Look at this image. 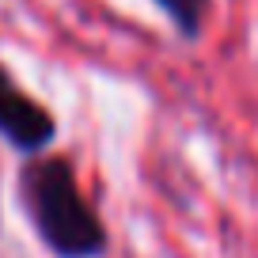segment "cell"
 Instances as JSON below:
<instances>
[{
    "instance_id": "3957f363",
    "label": "cell",
    "mask_w": 258,
    "mask_h": 258,
    "mask_svg": "<svg viewBox=\"0 0 258 258\" xmlns=\"http://www.w3.org/2000/svg\"><path fill=\"white\" fill-rule=\"evenodd\" d=\"M152 4L171 19V27H175L178 34H186V38H198V34H202L209 0H152Z\"/></svg>"
},
{
    "instance_id": "6da1fadb",
    "label": "cell",
    "mask_w": 258,
    "mask_h": 258,
    "mask_svg": "<svg viewBox=\"0 0 258 258\" xmlns=\"http://www.w3.org/2000/svg\"><path fill=\"white\" fill-rule=\"evenodd\" d=\"M23 202L38 235L61 258H95L106 247V232L95 209L84 202L76 175L64 160H38L23 171Z\"/></svg>"
},
{
    "instance_id": "7a4b0ae2",
    "label": "cell",
    "mask_w": 258,
    "mask_h": 258,
    "mask_svg": "<svg viewBox=\"0 0 258 258\" xmlns=\"http://www.w3.org/2000/svg\"><path fill=\"white\" fill-rule=\"evenodd\" d=\"M57 125L42 103H34L23 88L8 76V69H0V137H8L16 148L38 152L53 141Z\"/></svg>"
}]
</instances>
